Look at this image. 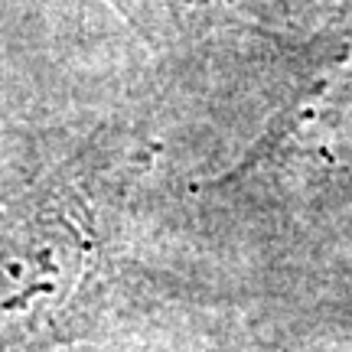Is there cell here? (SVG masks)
Segmentation results:
<instances>
[{
  "label": "cell",
  "mask_w": 352,
  "mask_h": 352,
  "mask_svg": "<svg viewBox=\"0 0 352 352\" xmlns=\"http://www.w3.org/2000/svg\"><path fill=\"white\" fill-rule=\"evenodd\" d=\"M352 153V0L316 30L271 124L239 164L199 183L212 192H297Z\"/></svg>",
  "instance_id": "1"
},
{
  "label": "cell",
  "mask_w": 352,
  "mask_h": 352,
  "mask_svg": "<svg viewBox=\"0 0 352 352\" xmlns=\"http://www.w3.org/2000/svg\"><path fill=\"white\" fill-rule=\"evenodd\" d=\"M101 261L95 209L59 192L0 232V342L23 336L95 274Z\"/></svg>",
  "instance_id": "2"
},
{
  "label": "cell",
  "mask_w": 352,
  "mask_h": 352,
  "mask_svg": "<svg viewBox=\"0 0 352 352\" xmlns=\"http://www.w3.org/2000/svg\"><path fill=\"white\" fill-rule=\"evenodd\" d=\"M202 7L219 10L235 20H252V23H271V20H287L294 13H303L316 7V0H199Z\"/></svg>",
  "instance_id": "3"
}]
</instances>
